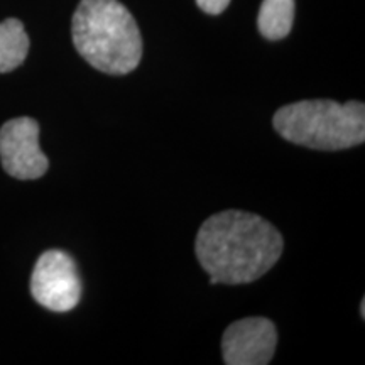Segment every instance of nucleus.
Instances as JSON below:
<instances>
[{
    "instance_id": "3",
    "label": "nucleus",
    "mask_w": 365,
    "mask_h": 365,
    "mask_svg": "<svg viewBox=\"0 0 365 365\" xmlns=\"http://www.w3.org/2000/svg\"><path fill=\"white\" fill-rule=\"evenodd\" d=\"M282 139L317 150H344L364 144L365 105L335 100H301L274 113Z\"/></svg>"
},
{
    "instance_id": "6",
    "label": "nucleus",
    "mask_w": 365,
    "mask_h": 365,
    "mask_svg": "<svg viewBox=\"0 0 365 365\" xmlns=\"http://www.w3.org/2000/svg\"><path fill=\"white\" fill-rule=\"evenodd\" d=\"M277 330L267 318L252 317L223 331L222 354L227 365H266L276 352Z\"/></svg>"
},
{
    "instance_id": "8",
    "label": "nucleus",
    "mask_w": 365,
    "mask_h": 365,
    "mask_svg": "<svg viewBox=\"0 0 365 365\" xmlns=\"http://www.w3.org/2000/svg\"><path fill=\"white\" fill-rule=\"evenodd\" d=\"M294 0H262L259 11V33L269 41H279L291 33Z\"/></svg>"
},
{
    "instance_id": "5",
    "label": "nucleus",
    "mask_w": 365,
    "mask_h": 365,
    "mask_svg": "<svg viewBox=\"0 0 365 365\" xmlns=\"http://www.w3.org/2000/svg\"><path fill=\"white\" fill-rule=\"evenodd\" d=\"M0 163L16 180H38L49 168L39 148V124L31 117L12 118L0 127Z\"/></svg>"
},
{
    "instance_id": "2",
    "label": "nucleus",
    "mask_w": 365,
    "mask_h": 365,
    "mask_svg": "<svg viewBox=\"0 0 365 365\" xmlns=\"http://www.w3.org/2000/svg\"><path fill=\"white\" fill-rule=\"evenodd\" d=\"M71 38L80 56L107 75H129L143 58L139 26L118 0H81Z\"/></svg>"
},
{
    "instance_id": "1",
    "label": "nucleus",
    "mask_w": 365,
    "mask_h": 365,
    "mask_svg": "<svg viewBox=\"0 0 365 365\" xmlns=\"http://www.w3.org/2000/svg\"><path fill=\"white\" fill-rule=\"evenodd\" d=\"M284 240L255 213L225 210L207 218L196 234L195 252L210 284H247L279 261Z\"/></svg>"
},
{
    "instance_id": "9",
    "label": "nucleus",
    "mask_w": 365,
    "mask_h": 365,
    "mask_svg": "<svg viewBox=\"0 0 365 365\" xmlns=\"http://www.w3.org/2000/svg\"><path fill=\"white\" fill-rule=\"evenodd\" d=\"M198 7L202 9L203 12L210 14V16H218L222 14L230 4V0H196Z\"/></svg>"
},
{
    "instance_id": "7",
    "label": "nucleus",
    "mask_w": 365,
    "mask_h": 365,
    "mask_svg": "<svg viewBox=\"0 0 365 365\" xmlns=\"http://www.w3.org/2000/svg\"><path fill=\"white\" fill-rule=\"evenodd\" d=\"M29 53V36L19 19L0 22V73L19 68Z\"/></svg>"
},
{
    "instance_id": "4",
    "label": "nucleus",
    "mask_w": 365,
    "mask_h": 365,
    "mask_svg": "<svg viewBox=\"0 0 365 365\" xmlns=\"http://www.w3.org/2000/svg\"><path fill=\"white\" fill-rule=\"evenodd\" d=\"M81 279L76 264L63 250H46L31 276V294L41 307L56 313L70 312L80 303Z\"/></svg>"
},
{
    "instance_id": "10",
    "label": "nucleus",
    "mask_w": 365,
    "mask_h": 365,
    "mask_svg": "<svg viewBox=\"0 0 365 365\" xmlns=\"http://www.w3.org/2000/svg\"><path fill=\"white\" fill-rule=\"evenodd\" d=\"M360 314H362V318L365 317V301L362 299V303H360Z\"/></svg>"
}]
</instances>
